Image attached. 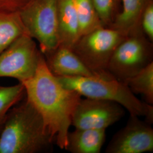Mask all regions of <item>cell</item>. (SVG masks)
<instances>
[{"instance_id":"obj_1","label":"cell","mask_w":153,"mask_h":153,"mask_svg":"<svg viewBox=\"0 0 153 153\" xmlns=\"http://www.w3.org/2000/svg\"><path fill=\"white\" fill-rule=\"evenodd\" d=\"M21 83L26 98L41 115L54 142L65 150L73 115L81 95L61 83L49 71L43 53L33 76Z\"/></svg>"},{"instance_id":"obj_2","label":"cell","mask_w":153,"mask_h":153,"mask_svg":"<svg viewBox=\"0 0 153 153\" xmlns=\"http://www.w3.org/2000/svg\"><path fill=\"white\" fill-rule=\"evenodd\" d=\"M54 142L38 111L25 98L9 111L0 134V153H38Z\"/></svg>"},{"instance_id":"obj_3","label":"cell","mask_w":153,"mask_h":153,"mask_svg":"<svg viewBox=\"0 0 153 153\" xmlns=\"http://www.w3.org/2000/svg\"><path fill=\"white\" fill-rule=\"evenodd\" d=\"M65 88L81 97L114 102L128 111L130 115L144 117L153 123V107L137 98L124 82L114 77L102 76H56Z\"/></svg>"},{"instance_id":"obj_4","label":"cell","mask_w":153,"mask_h":153,"mask_svg":"<svg viewBox=\"0 0 153 153\" xmlns=\"http://www.w3.org/2000/svg\"><path fill=\"white\" fill-rule=\"evenodd\" d=\"M58 0H28L18 13L28 35L45 55L59 45Z\"/></svg>"},{"instance_id":"obj_5","label":"cell","mask_w":153,"mask_h":153,"mask_svg":"<svg viewBox=\"0 0 153 153\" xmlns=\"http://www.w3.org/2000/svg\"><path fill=\"white\" fill-rule=\"evenodd\" d=\"M126 36L115 29L103 26L80 36L71 48L94 73L112 77L107 71L109 61Z\"/></svg>"},{"instance_id":"obj_6","label":"cell","mask_w":153,"mask_h":153,"mask_svg":"<svg viewBox=\"0 0 153 153\" xmlns=\"http://www.w3.org/2000/svg\"><path fill=\"white\" fill-rule=\"evenodd\" d=\"M153 42L138 28L127 35L115 49L108 65L109 74L124 82L153 62Z\"/></svg>"},{"instance_id":"obj_7","label":"cell","mask_w":153,"mask_h":153,"mask_svg":"<svg viewBox=\"0 0 153 153\" xmlns=\"http://www.w3.org/2000/svg\"><path fill=\"white\" fill-rule=\"evenodd\" d=\"M42 54L36 41L22 35L0 53V78L9 77L23 82L32 78Z\"/></svg>"},{"instance_id":"obj_8","label":"cell","mask_w":153,"mask_h":153,"mask_svg":"<svg viewBox=\"0 0 153 153\" xmlns=\"http://www.w3.org/2000/svg\"><path fill=\"white\" fill-rule=\"evenodd\" d=\"M124 114L125 109L114 102L81 98L73 115L71 126L76 129L106 130L120 120Z\"/></svg>"},{"instance_id":"obj_9","label":"cell","mask_w":153,"mask_h":153,"mask_svg":"<svg viewBox=\"0 0 153 153\" xmlns=\"http://www.w3.org/2000/svg\"><path fill=\"white\" fill-rule=\"evenodd\" d=\"M153 151L150 124L130 115L126 126L117 131L105 149L107 153H143Z\"/></svg>"},{"instance_id":"obj_10","label":"cell","mask_w":153,"mask_h":153,"mask_svg":"<svg viewBox=\"0 0 153 153\" xmlns=\"http://www.w3.org/2000/svg\"><path fill=\"white\" fill-rule=\"evenodd\" d=\"M44 56L49 71L56 76H99L91 71L70 47L59 45Z\"/></svg>"},{"instance_id":"obj_11","label":"cell","mask_w":153,"mask_h":153,"mask_svg":"<svg viewBox=\"0 0 153 153\" xmlns=\"http://www.w3.org/2000/svg\"><path fill=\"white\" fill-rule=\"evenodd\" d=\"M57 14L60 45L71 48L80 37L74 0H58Z\"/></svg>"},{"instance_id":"obj_12","label":"cell","mask_w":153,"mask_h":153,"mask_svg":"<svg viewBox=\"0 0 153 153\" xmlns=\"http://www.w3.org/2000/svg\"><path fill=\"white\" fill-rule=\"evenodd\" d=\"M105 136V129L75 128L68 133L65 150L72 153H99Z\"/></svg>"},{"instance_id":"obj_13","label":"cell","mask_w":153,"mask_h":153,"mask_svg":"<svg viewBox=\"0 0 153 153\" xmlns=\"http://www.w3.org/2000/svg\"><path fill=\"white\" fill-rule=\"evenodd\" d=\"M151 0H121L120 9L108 27L126 36L140 27L142 13Z\"/></svg>"},{"instance_id":"obj_14","label":"cell","mask_w":153,"mask_h":153,"mask_svg":"<svg viewBox=\"0 0 153 153\" xmlns=\"http://www.w3.org/2000/svg\"><path fill=\"white\" fill-rule=\"evenodd\" d=\"M25 33L18 11L0 10V53Z\"/></svg>"},{"instance_id":"obj_15","label":"cell","mask_w":153,"mask_h":153,"mask_svg":"<svg viewBox=\"0 0 153 153\" xmlns=\"http://www.w3.org/2000/svg\"><path fill=\"white\" fill-rule=\"evenodd\" d=\"M74 3L80 36L104 26L91 0H74Z\"/></svg>"},{"instance_id":"obj_16","label":"cell","mask_w":153,"mask_h":153,"mask_svg":"<svg viewBox=\"0 0 153 153\" xmlns=\"http://www.w3.org/2000/svg\"><path fill=\"white\" fill-rule=\"evenodd\" d=\"M134 94H141L145 102L153 104V62L124 82Z\"/></svg>"},{"instance_id":"obj_17","label":"cell","mask_w":153,"mask_h":153,"mask_svg":"<svg viewBox=\"0 0 153 153\" xmlns=\"http://www.w3.org/2000/svg\"><path fill=\"white\" fill-rule=\"evenodd\" d=\"M25 95V88L20 82L10 86H0V134L9 111Z\"/></svg>"},{"instance_id":"obj_18","label":"cell","mask_w":153,"mask_h":153,"mask_svg":"<svg viewBox=\"0 0 153 153\" xmlns=\"http://www.w3.org/2000/svg\"><path fill=\"white\" fill-rule=\"evenodd\" d=\"M104 27H109L120 9L121 0H91Z\"/></svg>"},{"instance_id":"obj_19","label":"cell","mask_w":153,"mask_h":153,"mask_svg":"<svg viewBox=\"0 0 153 153\" xmlns=\"http://www.w3.org/2000/svg\"><path fill=\"white\" fill-rule=\"evenodd\" d=\"M140 27L142 33L152 42H153V0H151L142 13Z\"/></svg>"},{"instance_id":"obj_20","label":"cell","mask_w":153,"mask_h":153,"mask_svg":"<svg viewBox=\"0 0 153 153\" xmlns=\"http://www.w3.org/2000/svg\"><path fill=\"white\" fill-rule=\"evenodd\" d=\"M28 0H0V10L18 11Z\"/></svg>"}]
</instances>
